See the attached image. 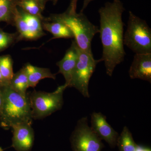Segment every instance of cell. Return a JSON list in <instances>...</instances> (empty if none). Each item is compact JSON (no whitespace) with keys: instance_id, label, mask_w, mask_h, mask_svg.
I'll return each mask as SVG.
<instances>
[{"instance_id":"cell-6","label":"cell","mask_w":151,"mask_h":151,"mask_svg":"<svg viewBox=\"0 0 151 151\" xmlns=\"http://www.w3.org/2000/svg\"><path fill=\"white\" fill-rule=\"evenodd\" d=\"M100 60L94 59L93 55L89 54L78 47V59L73 72L70 87H74L84 97L89 98V80L95 71Z\"/></svg>"},{"instance_id":"cell-12","label":"cell","mask_w":151,"mask_h":151,"mask_svg":"<svg viewBox=\"0 0 151 151\" xmlns=\"http://www.w3.org/2000/svg\"><path fill=\"white\" fill-rule=\"evenodd\" d=\"M132 79H138L151 83V53H135L129 70Z\"/></svg>"},{"instance_id":"cell-3","label":"cell","mask_w":151,"mask_h":151,"mask_svg":"<svg viewBox=\"0 0 151 151\" xmlns=\"http://www.w3.org/2000/svg\"><path fill=\"white\" fill-rule=\"evenodd\" d=\"M4 102L0 124L8 130L12 125L23 122H32L31 109L27 93L22 95L14 91L9 86L1 88Z\"/></svg>"},{"instance_id":"cell-19","label":"cell","mask_w":151,"mask_h":151,"mask_svg":"<svg viewBox=\"0 0 151 151\" xmlns=\"http://www.w3.org/2000/svg\"><path fill=\"white\" fill-rule=\"evenodd\" d=\"M18 7L27 13L38 17L42 21L44 19L45 17L42 15L44 10L34 0H20Z\"/></svg>"},{"instance_id":"cell-13","label":"cell","mask_w":151,"mask_h":151,"mask_svg":"<svg viewBox=\"0 0 151 151\" xmlns=\"http://www.w3.org/2000/svg\"><path fill=\"white\" fill-rule=\"evenodd\" d=\"M23 68L27 75L29 87L35 88L44 78H56V74L52 73L49 68L37 67L29 63H27Z\"/></svg>"},{"instance_id":"cell-9","label":"cell","mask_w":151,"mask_h":151,"mask_svg":"<svg viewBox=\"0 0 151 151\" xmlns=\"http://www.w3.org/2000/svg\"><path fill=\"white\" fill-rule=\"evenodd\" d=\"M32 122H23L12 125L13 129L12 147L17 151H30L34 141Z\"/></svg>"},{"instance_id":"cell-11","label":"cell","mask_w":151,"mask_h":151,"mask_svg":"<svg viewBox=\"0 0 151 151\" xmlns=\"http://www.w3.org/2000/svg\"><path fill=\"white\" fill-rule=\"evenodd\" d=\"M78 47L74 40L66 50L63 58L57 63L59 67L58 73H61L65 78V84L70 87L73 72L78 59Z\"/></svg>"},{"instance_id":"cell-18","label":"cell","mask_w":151,"mask_h":151,"mask_svg":"<svg viewBox=\"0 0 151 151\" xmlns=\"http://www.w3.org/2000/svg\"><path fill=\"white\" fill-rule=\"evenodd\" d=\"M13 60L9 55L0 56V71L7 85L9 86L14 73L13 69Z\"/></svg>"},{"instance_id":"cell-15","label":"cell","mask_w":151,"mask_h":151,"mask_svg":"<svg viewBox=\"0 0 151 151\" xmlns=\"http://www.w3.org/2000/svg\"><path fill=\"white\" fill-rule=\"evenodd\" d=\"M43 30L50 32L53 35L52 39L58 38H74V36L68 27L60 22L47 21L42 22Z\"/></svg>"},{"instance_id":"cell-24","label":"cell","mask_w":151,"mask_h":151,"mask_svg":"<svg viewBox=\"0 0 151 151\" xmlns=\"http://www.w3.org/2000/svg\"><path fill=\"white\" fill-rule=\"evenodd\" d=\"M94 0H84V4H83V8L81 11V12H83V11L87 7V6L90 3V2Z\"/></svg>"},{"instance_id":"cell-26","label":"cell","mask_w":151,"mask_h":151,"mask_svg":"<svg viewBox=\"0 0 151 151\" xmlns=\"http://www.w3.org/2000/svg\"><path fill=\"white\" fill-rule=\"evenodd\" d=\"M58 1V0H53V4H54V5H55V4H56L57 2Z\"/></svg>"},{"instance_id":"cell-4","label":"cell","mask_w":151,"mask_h":151,"mask_svg":"<svg viewBox=\"0 0 151 151\" xmlns=\"http://www.w3.org/2000/svg\"><path fill=\"white\" fill-rule=\"evenodd\" d=\"M124 44L135 53H151V29L145 21L129 12Z\"/></svg>"},{"instance_id":"cell-2","label":"cell","mask_w":151,"mask_h":151,"mask_svg":"<svg viewBox=\"0 0 151 151\" xmlns=\"http://www.w3.org/2000/svg\"><path fill=\"white\" fill-rule=\"evenodd\" d=\"M77 0H72L68 8L61 14H51L45 17L47 21L60 22L66 25L74 36V41L81 50L93 55L91 43L95 35L100 32L99 28L89 21L83 12H76Z\"/></svg>"},{"instance_id":"cell-10","label":"cell","mask_w":151,"mask_h":151,"mask_svg":"<svg viewBox=\"0 0 151 151\" xmlns=\"http://www.w3.org/2000/svg\"><path fill=\"white\" fill-rule=\"evenodd\" d=\"M91 129L102 140L112 148L116 147L119 135L108 124L106 116L100 112H93L91 115Z\"/></svg>"},{"instance_id":"cell-21","label":"cell","mask_w":151,"mask_h":151,"mask_svg":"<svg viewBox=\"0 0 151 151\" xmlns=\"http://www.w3.org/2000/svg\"><path fill=\"white\" fill-rule=\"evenodd\" d=\"M34 1L38 3L40 6L43 9V10H44L45 9V6L47 3L49 1H53V0H34Z\"/></svg>"},{"instance_id":"cell-27","label":"cell","mask_w":151,"mask_h":151,"mask_svg":"<svg viewBox=\"0 0 151 151\" xmlns=\"http://www.w3.org/2000/svg\"><path fill=\"white\" fill-rule=\"evenodd\" d=\"M0 151H4V150L1 147H0Z\"/></svg>"},{"instance_id":"cell-16","label":"cell","mask_w":151,"mask_h":151,"mask_svg":"<svg viewBox=\"0 0 151 151\" xmlns=\"http://www.w3.org/2000/svg\"><path fill=\"white\" fill-rule=\"evenodd\" d=\"M14 91L22 95L27 94V89L29 87L28 79L23 67L14 73L9 85Z\"/></svg>"},{"instance_id":"cell-22","label":"cell","mask_w":151,"mask_h":151,"mask_svg":"<svg viewBox=\"0 0 151 151\" xmlns=\"http://www.w3.org/2000/svg\"><path fill=\"white\" fill-rule=\"evenodd\" d=\"M3 102H4V96L2 90L1 88H0V117L1 115L2 111Z\"/></svg>"},{"instance_id":"cell-20","label":"cell","mask_w":151,"mask_h":151,"mask_svg":"<svg viewBox=\"0 0 151 151\" xmlns=\"http://www.w3.org/2000/svg\"><path fill=\"white\" fill-rule=\"evenodd\" d=\"M17 32H6L0 28V52L8 48L13 44L19 41Z\"/></svg>"},{"instance_id":"cell-5","label":"cell","mask_w":151,"mask_h":151,"mask_svg":"<svg viewBox=\"0 0 151 151\" xmlns=\"http://www.w3.org/2000/svg\"><path fill=\"white\" fill-rule=\"evenodd\" d=\"M67 88V86L64 84L50 93L35 90L27 93L32 119H44L60 110L63 104V92Z\"/></svg>"},{"instance_id":"cell-8","label":"cell","mask_w":151,"mask_h":151,"mask_svg":"<svg viewBox=\"0 0 151 151\" xmlns=\"http://www.w3.org/2000/svg\"><path fill=\"white\" fill-rule=\"evenodd\" d=\"M42 21L40 18L27 13L18 8L14 26L17 30L19 41L37 40L45 35L42 24Z\"/></svg>"},{"instance_id":"cell-14","label":"cell","mask_w":151,"mask_h":151,"mask_svg":"<svg viewBox=\"0 0 151 151\" xmlns=\"http://www.w3.org/2000/svg\"><path fill=\"white\" fill-rule=\"evenodd\" d=\"M20 0H0V22L14 25Z\"/></svg>"},{"instance_id":"cell-7","label":"cell","mask_w":151,"mask_h":151,"mask_svg":"<svg viewBox=\"0 0 151 151\" xmlns=\"http://www.w3.org/2000/svg\"><path fill=\"white\" fill-rule=\"evenodd\" d=\"M102 141L89 127L87 117L78 121L70 137L73 151H101L104 147Z\"/></svg>"},{"instance_id":"cell-23","label":"cell","mask_w":151,"mask_h":151,"mask_svg":"<svg viewBox=\"0 0 151 151\" xmlns=\"http://www.w3.org/2000/svg\"><path fill=\"white\" fill-rule=\"evenodd\" d=\"M8 86V85H7L6 82H5L4 78H3L1 71H0V88H2L3 87H4V86Z\"/></svg>"},{"instance_id":"cell-25","label":"cell","mask_w":151,"mask_h":151,"mask_svg":"<svg viewBox=\"0 0 151 151\" xmlns=\"http://www.w3.org/2000/svg\"><path fill=\"white\" fill-rule=\"evenodd\" d=\"M137 151H151V150L150 149L145 148L142 147L138 145Z\"/></svg>"},{"instance_id":"cell-17","label":"cell","mask_w":151,"mask_h":151,"mask_svg":"<svg viewBox=\"0 0 151 151\" xmlns=\"http://www.w3.org/2000/svg\"><path fill=\"white\" fill-rule=\"evenodd\" d=\"M116 146L120 151H137L138 145L135 142L132 133L127 126L119 135Z\"/></svg>"},{"instance_id":"cell-1","label":"cell","mask_w":151,"mask_h":151,"mask_svg":"<svg viewBox=\"0 0 151 151\" xmlns=\"http://www.w3.org/2000/svg\"><path fill=\"white\" fill-rule=\"evenodd\" d=\"M125 10L121 0L107 2L99 9L100 38L103 45L100 62L104 61L107 75L112 76L115 68L124 61V24L122 14Z\"/></svg>"}]
</instances>
